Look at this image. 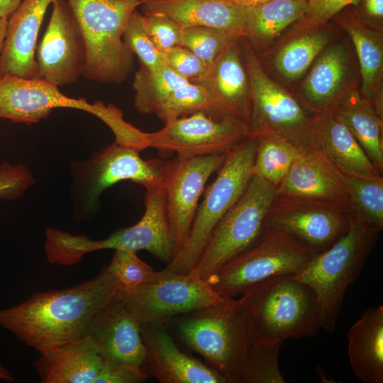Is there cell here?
Returning <instances> with one entry per match:
<instances>
[{
  "label": "cell",
  "instance_id": "obj_1",
  "mask_svg": "<svg viewBox=\"0 0 383 383\" xmlns=\"http://www.w3.org/2000/svg\"><path fill=\"white\" fill-rule=\"evenodd\" d=\"M122 287L106 267L79 284L36 292L21 304L1 310L0 326L45 353L84 335L94 316Z\"/></svg>",
  "mask_w": 383,
  "mask_h": 383
},
{
  "label": "cell",
  "instance_id": "obj_2",
  "mask_svg": "<svg viewBox=\"0 0 383 383\" xmlns=\"http://www.w3.org/2000/svg\"><path fill=\"white\" fill-rule=\"evenodd\" d=\"M236 302L250 343L312 337L320 328L315 294L296 275L259 283Z\"/></svg>",
  "mask_w": 383,
  "mask_h": 383
},
{
  "label": "cell",
  "instance_id": "obj_3",
  "mask_svg": "<svg viewBox=\"0 0 383 383\" xmlns=\"http://www.w3.org/2000/svg\"><path fill=\"white\" fill-rule=\"evenodd\" d=\"M378 234L351 211L348 231L328 248L314 255L296 275L313 292L320 328L326 332H335L345 292L360 276Z\"/></svg>",
  "mask_w": 383,
  "mask_h": 383
},
{
  "label": "cell",
  "instance_id": "obj_4",
  "mask_svg": "<svg viewBox=\"0 0 383 383\" xmlns=\"http://www.w3.org/2000/svg\"><path fill=\"white\" fill-rule=\"evenodd\" d=\"M73 11L86 45L82 76L119 84L133 69V54L123 41L132 13L145 0H65Z\"/></svg>",
  "mask_w": 383,
  "mask_h": 383
},
{
  "label": "cell",
  "instance_id": "obj_5",
  "mask_svg": "<svg viewBox=\"0 0 383 383\" xmlns=\"http://www.w3.org/2000/svg\"><path fill=\"white\" fill-rule=\"evenodd\" d=\"M166 323L227 383H240L250 343L236 299L177 316Z\"/></svg>",
  "mask_w": 383,
  "mask_h": 383
},
{
  "label": "cell",
  "instance_id": "obj_6",
  "mask_svg": "<svg viewBox=\"0 0 383 383\" xmlns=\"http://www.w3.org/2000/svg\"><path fill=\"white\" fill-rule=\"evenodd\" d=\"M57 108L79 109L94 115L109 126L115 142L120 145L136 148L143 142V131L126 121L122 111L113 104L69 97L57 86L41 78L0 77V118L32 124Z\"/></svg>",
  "mask_w": 383,
  "mask_h": 383
},
{
  "label": "cell",
  "instance_id": "obj_7",
  "mask_svg": "<svg viewBox=\"0 0 383 383\" xmlns=\"http://www.w3.org/2000/svg\"><path fill=\"white\" fill-rule=\"evenodd\" d=\"M257 145V138L248 137L226 154L215 179L204 190L182 247L163 270L165 272L188 274L194 268L213 229L250 183Z\"/></svg>",
  "mask_w": 383,
  "mask_h": 383
},
{
  "label": "cell",
  "instance_id": "obj_8",
  "mask_svg": "<svg viewBox=\"0 0 383 383\" xmlns=\"http://www.w3.org/2000/svg\"><path fill=\"white\" fill-rule=\"evenodd\" d=\"M314 254L286 232L266 226L258 240L205 281L225 299H235L253 286L286 275H298Z\"/></svg>",
  "mask_w": 383,
  "mask_h": 383
},
{
  "label": "cell",
  "instance_id": "obj_9",
  "mask_svg": "<svg viewBox=\"0 0 383 383\" xmlns=\"http://www.w3.org/2000/svg\"><path fill=\"white\" fill-rule=\"evenodd\" d=\"M241 44L251 87L249 137L274 135L301 151L311 148L313 115L295 94L265 71L244 38Z\"/></svg>",
  "mask_w": 383,
  "mask_h": 383
},
{
  "label": "cell",
  "instance_id": "obj_10",
  "mask_svg": "<svg viewBox=\"0 0 383 383\" xmlns=\"http://www.w3.org/2000/svg\"><path fill=\"white\" fill-rule=\"evenodd\" d=\"M146 250L170 263L175 255L162 187L146 189L145 211L134 225L121 228L102 240H91L57 231L52 239V252L61 265H72L91 252L101 250Z\"/></svg>",
  "mask_w": 383,
  "mask_h": 383
},
{
  "label": "cell",
  "instance_id": "obj_11",
  "mask_svg": "<svg viewBox=\"0 0 383 383\" xmlns=\"http://www.w3.org/2000/svg\"><path fill=\"white\" fill-rule=\"evenodd\" d=\"M277 186L253 175L244 193L213 229L189 274L206 280L252 246L266 228Z\"/></svg>",
  "mask_w": 383,
  "mask_h": 383
},
{
  "label": "cell",
  "instance_id": "obj_12",
  "mask_svg": "<svg viewBox=\"0 0 383 383\" xmlns=\"http://www.w3.org/2000/svg\"><path fill=\"white\" fill-rule=\"evenodd\" d=\"M164 272L155 280L135 287H122L118 293L140 324L166 323L177 316L228 299L199 277L189 273Z\"/></svg>",
  "mask_w": 383,
  "mask_h": 383
},
{
  "label": "cell",
  "instance_id": "obj_13",
  "mask_svg": "<svg viewBox=\"0 0 383 383\" xmlns=\"http://www.w3.org/2000/svg\"><path fill=\"white\" fill-rule=\"evenodd\" d=\"M350 215V205L346 203L277 194L269 208L266 226L286 232L316 255L348 231Z\"/></svg>",
  "mask_w": 383,
  "mask_h": 383
},
{
  "label": "cell",
  "instance_id": "obj_14",
  "mask_svg": "<svg viewBox=\"0 0 383 383\" xmlns=\"http://www.w3.org/2000/svg\"><path fill=\"white\" fill-rule=\"evenodd\" d=\"M149 148L178 157L226 154L249 137L248 124L235 118H216L204 112L167 122L148 133Z\"/></svg>",
  "mask_w": 383,
  "mask_h": 383
},
{
  "label": "cell",
  "instance_id": "obj_15",
  "mask_svg": "<svg viewBox=\"0 0 383 383\" xmlns=\"http://www.w3.org/2000/svg\"><path fill=\"white\" fill-rule=\"evenodd\" d=\"M225 157L226 154L177 156L164 162L162 189L175 255L188 235L207 180Z\"/></svg>",
  "mask_w": 383,
  "mask_h": 383
},
{
  "label": "cell",
  "instance_id": "obj_16",
  "mask_svg": "<svg viewBox=\"0 0 383 383\" xmlns=\"http://www.w3.org/2000/svg\"><path fill=\"white\" fill-rule=\"evenodd\" d=\"M355 54L348 36L340 34L314 60L296 94L313 115L332 111L344 96L360 86Z\"/></svg>",
  "mask_w": 383,
  "mask_h": 383
},
{
  "label": "cell",
  "instance_id": "obj_17",
  "mask_svg": "<svg viewBox=\"0 0 383 383\" xmlns=\"http://www.w3.org/2000/svg\"><path fill=\"white\" fill-rule=\"evenodd\" d=\"M35 58L40 78L59 87L82 76L86 62L84 38L77 18L65 0H55Z\"/></svg>",
  "mask_w": 383,
  "mask_h": 383
},
{
  "label": "cell",
  "instance_id": "obj_18",
  "mask_svg": "<svg viewBox=\"0 0 383 383\" xmlns=\"http://www.w3.org/2000/svg\"><path fill=\"white\" fill-rule=\"evenodd\" d=\"M84 335L105 363L148 377L144 372L146 348L140 323L118 294L96 313Z\"/></svg>",
  "mask_w": 383,
  "mask_h": 383
},
{
  "label": "cell",
  "instance_id": "obj_19",
  "mask_svg": "<svg viewBox=\"0 0 383 383\" xmlns=\"http://www.w3.org/2000/svg\"><path fill=\"white\" fill-rule=\"evenodd\" d=\"M139 152L114 142L91 157L84 184V199L89 209L95 207L104 190L122 181H131L145 189L162 187L164 161L143 160Z\"/></svg>",
  "mask_w": 383,
  "mask_h": 383
},
{
  "label": "cell",
  "instance_id": "obj_20",
  "mask_svg": "<svg viewBox=\"0 0 383 383\" xmlns=\"http://www.w3.org/2000/svg\"><path fill=\"white\" fill-rule=\"evenodd\" d=\"M265 52L256 54L265 71L281 84L300 81L319 53L341 33L333 23L317 28L292 25Z\"/></svg>",
  "mask_w": 383,
  "mask_h": 383
},
{
  "label": "cell",
  "instance_id": "obj_21",
  "mask_svg": "<svg viewBox=\"0 0 383 383\" xmlns=\"http://www.w3.org/2000/svg\"><path fill=\"white\" fill-rule=\"evenodd\" d=\"M146 348L144 372L161 383H227L206 363L182 351L165 323L140 324Z\"/></svg>",
  "mask_w": 383,
  "mask_h": 383
},
{
  "label": "cell",
  "instance_id": "obj_22",
  "mask_svg": "<svg viewBox=\"0 0 383 383\" xmlns=\"http://www.w3.org/2000/svg\"><path fill=\"white\" fill-rule=\"evenodd\" d=\"M242 38L232 42L208 66L204 74L192 82L203 87L223 112L248 125L251 87Z\"/></svg>",
  "mask_w": 383,
  "mask_h": 383
},
{
  "label": "cell",
  "instance_id": "obj_23",
  "mask_svg": "<svg viewBox=\"0 0 383 383\" xmlns=\"http://www.w3.org/2000/svg\"><path fill=\"white\" fill-rule=\"evenodd\" d=\"M331 21L350 38L359 67L360 92L383 118V28L365 21L352 6Z\"/></svg>",
  "mask_w": 383,
  "mask_h": 383
},
{
  "label": "cell",
  "instance_id": "obj_24",
  "mask_svg": "<svg viewBox=\"0 0 383 383\" xmlns=\"http://www.w3.org/2000/svg\"><path fill=\"white\" fill-rule=\"evenodd\" d=\"M55 0H23L8 18L0 55V77L40 78L37 39L48 6Z\"/></svg>",
  "mask_w": 383,
  "mask_h": 383
},
{
  "label": "cell",
  "instance_id": "obj_25",
  "mask_svg": "<svg viewBox=\"0 0 383 383\" xmlns=\"http://www.w3.org/2000/svg\"><path fill=\"white\" fill-rule=\"evenodd\" d=\"M311 148L343 174L362 177L382 176L347 127L332 112L313 115Z\"/></svg>",
  "mask_w": 383,
  "mask_h": 383
},
{
  "label": "cell",
  "instance_id": "obj_26",
  "mask_svg": "<svg viewBox=\"0 0 383 383\" xmlns=\"http://www.w3.org/2000/svg\"><path fill=\"white\" fill-rule=\"evenodd\" d=\"M144 13L164 14L182 28L209 27L245 38V15L231 0H145Z\"/></svg>",
  "mask_w": 383,
  "mask_h": 383
},
{
  "label": "cell",
  "instance_id": "obj_27",
  "mask_svg": "<svg viewBox=\"0 0 383 383\" xmlns=\"http://www.w3.org/2000/svg\"><path fill=\"white\" fill-rule=\"evenodd\" d=\"M277 194L324 199L350 204L340 171L313 148L302 151L294 160L277 187Z\"/></svg>",
  "mask_w": 383,
  "mask_h": 383
},
{
  "label": "cell",
  "instance_id": "obj_28",
  "mask_svg": "<svg viewBox=\"0 0 383 383\" xmlns=\"http://www.w3.org/2000/svg\"><path fill=\"white\" fill-rule=\"evenodd\" d=\"M104 363L93 341L84 335L41 353L33 365L43 383H94Z\"/></svg>",
  "mask_w": 383,
  "mask_h": 383
},
{
  "label": "cell",
  "instance_id": "obj_29",
  "mask_svg": "<svg viewBox=\"0 0 383 383\" xmlns=\"http://www.w3.org/2000/svg\"><path fill=\"white\" fill-rule=\"evenodd\" d=\"M348 355L355 377L364 383L383 382V306L365 310L348 334Z\"/></svg>",
  "mask_w": 383,
  "mask_h": 383
},
{
  "label": "cell",
  "instance_id": "obj_30",
  "mask_svg": "<svg viewBox=\"0 0 383 383\" xmlns=\"http://www.w3.org/2000/svg\"><path fill=\"white\" fill-rule=\"evenodd\" d=\"M308 0H267L240 5L245 15V39L256 54L269 48L306 12Z\"/></svg>",
  "mask_w": 383,
  "mask_h": 383
},
{
  "label": "cell",
  "instance_id": "obj_31",
  "mask_svg": "<svg viewBox=\"0 0 383 383\" xmlns=\"http://www.w3.org/2000/svg\"><path fill=\"white\" fill-rule=\"evenodd\" d=\"M352 89L332 112L349 130L370 160L383 172V118L360 92Z\"/></svg>",
  "mask_w": 383,
  "mask_h": 383
},
{
  "label": "cell",
  "instance_id": "obj_32",
  "mask_svg": "<svg viewBox=\"0 0 383 383\" xmlns=\"http://www.w3.org/2000/svg\"><path fill=\"white\" fill-rule=\"evenodd\" d=\"M340 177L353 215L367 228L379 233L383 228V176L362 177L340 172Z\"/></svg>",
  "mask_w": 383,
  "mask_h": 383
},
{
  "label": "cell",
  "instance_id": "obj_33",
  "mask_svg": "<svg viewBox=\"0 0 383 383\" xmlns=\"http://www.w3.org/2000/svg\"><path fill=\"white\" fill-rule=\"evenodd\" d=\"M187 82L167 66L150 70L140 65L133 82L135 109L140 114L155 113L175 89Z\"/></svg>",
  "mask_w": 383,
  "mask_h": 383
},
{
  "label": "cell",
  "instance_id": "obj_34",
  "mask_svg": "<svg viewBox=\"0 0 383 383\" xmlns=\"http://www.w3.org/2000/svg\"><path fill=\"white\" fill-rule=\"evenodd\" d=\"M302 151L287 140L274 135L257 137L252 167V175L278 186L292 162Z\"/></svg>",
  "mask_w": 383,
  "mask_h": 383
},
{
  "label": "cell",
  "instance_id": "obj_35",
  "mask_svg": "<svg viewBox=\"0 0 383 383\" xmlns=\"http://www.w3.org/2000/svg\"><path fill=\"white\" fill-rule=\"evenodd\" d=\"M199 112L216 118L231 117L216 106L203 87L189 82L175 89L155 114L165 123Z\"/></svg>",
  "mask_w": 383,
  "mask_h": 383
},
{
  "label": "cell",
  "instance_id": "obj_36",
  "mask_svg": "<svg viewBox=\"0 0 383 383\" xmlns=\"http://www.w3.org/2000/svg\"><path fill=\"white\" fill-rule=\"evenodd\" d=\"M282 342L250 343L240 383H284L279 366Z\"/></svg>",
  "mask_w": 383,
  "mask_h": 383
},
{
  "label": "cell",
  "instance_id": "obj_37",
  "mask_svg": "<svg viewBox=\"0 0 383 383\" xmlns=\"http://www.w3.org/2000/svg\"><path fill=\"white\" fill-rule=\"evenodd\" d=\"M242 38L228 31L209 27L183 28L182 46L211 65L234 40Z\"/></svg>",
  "mask_w": 383,
  "mask_h": 383
},
{
  "label": "cell",
  "instance_id": "obj_38",
  "mask_svg": "<svg viewBox=\"0 0 383 383\" xmlns=\"http://www.w3.org/2000/svg\"><path fill=\"white\" fill-rule=\"evenodd\" d=\"M140 16L136 9L132 13L123 33L126 45L138 57L140 65L147 68L160 70L167 67L165 53L155 48L145 32Z\"/></svg>",
  "mask_w": 383,
  "mask_h": 383
},
{
  "label": "cell",
  "instance_id": "obj_39",
  "mask_svg": "<svg viewBox=\"0 0 383 383\" xmlns=\"http://www.w3.org/2000/svg\"><path fill=\"white\" fill-rule=\"evenodd\" d=\"M108 270L118 279L123 287L138 286L160 278L163 270L155 271L139 259L135 252L116 250Z\"/></svg>",
  "mask_w": 383,
  "mask_h": 383
},
{
  "label": "cell",
  "instance_id": "obj_40",
  "mask_svg": "<svg viewBox=\"0 0 383 383\" xmlns=\"http://www.w3.org/2000/svg\"><path fill=\"white\" fill-rule=\"evenodd\" d=\"M142 26L155 48L165 52L167 50L182 46L183 28L161 13L141 14Z\"/></svg>",
  "mask_w": 383,
  "mask_h": 383
},
{
  "label": "cell",
  "instance_id": "obj_41",
  "mask_svg": "<svg viewBox=\"0 0 383 383\" xmlns=\"http://www.w3.org/2000/svg\"><path fill=\"white\" fill-rule=\"evenodd\" d=\"M360 0H308L304 14L294 23L302 28H317L329 21L340 11Z\"/></svg>",
  "mask_w": 383,
  "mask_h": 383
},
{
  "label": "cell",
  "instance_id": "obj_42",
  "mask_svg": "<svg viewBox=\"0 0 383 383\" xmlns=\"http://www.w3.org/2000/svg\"><path fill=\"white\" fill-rule=\"evenodd\" d=\"M34 182V178L24 165L4 162L0 166V199H15Z\"/></svg>",
  "mask_w": 383,
  "mask_h": 383
},
{
  "label": "cell",
  "instance_id": "obj_43",
  "mask_svg": "<svg viewBox=\"0 0 383 383\" xmlns=\"http://www.w3.org/2000/svg\"><path fill=\"white\" fill-rule=\"evenodd\" d=\"M167 65L189 82L200 77L209 65L183 46L173 47L165 52Z\"/></svg>",
  "mask_w": 383,
  "mask_h": 383
},
{
  "label": "cell",
  "instance_id": "obj_44",
  "mask_svg": "<svg viewBox=\"0 0 383 383\" xmlns=\"http://www.w3.org/2000/svg\"><path fill=\"white\" fill-rule=\"evenodd\" d=\"M147 379L146 377L104 363L94 383H140Z\"/></svg>",
  "mask_w": 383,
  "mask_h": 383
},
{
  "label": "cell",
  "instance_id": "obj_45",
  "mask_svg": "<svg viewBox=\"0 0 383 383\" xmlns=\"http://www.w3.org/2000/svg\"><path fill=\"white\" fill-rule=\"evenodd\" d=\"M352 6L365 21L383 28V0H360Z\"/></svg>",
  "mask_w": 383,
  "mask_h": 383
},
{
  "label": "cell",
  "instance_id": "obj_46",
  "mask_svg": "<svg viewBox=\"0 0 383 383\" xmlns=\"http://www.w3.org/2000/svg\"><path fill=\"white\" fill-rule=\"evenodd\" d=\"M23 0H0V18L9 17Z\"/></svg>",
  "mask_w": 383,
  "mask_h": 383
},
{
  "label": "cell",
  "instance_id": "obj_47",
  "mask_svg": "<svg viewBox=\"0 0 383 383\" xmlns=\"http://www.w3.org/2000/svg\"><path fill=\"white\" fill-rule=\"evenodd\" d=\"M9 17L0 18V55L2 50L4 41L6 33V27Z\"/></svg>",
  "mask_w": 383,
  "mask_h": 383
},
{
  "label": "cell",
  "instance_id": "obj_48",
  "mask_svg": "<svg viewBox=\"0 0 383 383\" xmlns=\"http://www.w3.org/2000/svg\"><path fill=\"white\" fill-rule=\"evenodd\" d=\"M0 379H3L7 382H12L14 380L13 374L9 372L0 362Z\"/></svg>",
  "mask_w": 383,
  "mask_h": 383
},
{
  "label": "cell",
  "instance_id": "obj_49",
  "mask_svg": "<svg viewBox=\"0 0 383 383\" xmlns=\"http://www.w3.org/2000/svg\"><path fill=\"white\" fill-rule=\"evenodd\" d=\"M231 1L239 5H250V4L260 3V2L265 1L267 0H231Z\"/></svg>",
  "mask_w": 383,
  "mask_h": 383
}]
</instances>
